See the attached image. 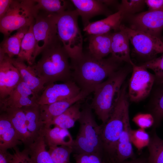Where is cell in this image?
I'll use <instances>...</instances> for the list:
<instances>
[{"label": "cell", "mask_w": 163, "mask_h": 163, "mask_svg": "<svg viewBox=\"0 0 163 163\" xmlns=\"http://www.w3.org/2000/svg\"><path fill=\"white\" fill-rule=\"evenodd\" d=\"M161 41L163 42V36H162L161 38Z\"/></svg>", "instance_id": "obj_47"}, {"label": "cell", "mask_w": 163, "mask_h": 163, "mask_svg": "<svg viewBox=\"0 0 163 163\" xmlns=\"http://www.w3.org/2000/svg\"><path fill=\"white\" fill-rule=\"evenodd\" d=\"M155 82L160 87H163V77L158 79L155 80Z\"/></svg>", "instance_id": "obj_46"}, {"label": "cell", "mask_w": 163, "mask_h": 163, "mask_svg": "<svg viewBox=\"0 0 163 163\" xmlns=\"http://www.w3.org/2000/svg\"><path fill=\"white\" fill-rule=\"evenodd\" d=\"M129 41L126 33L120 28L112 33L111 54L117 61L126 62L131 66L133 63L130 56Z\"/></svg>", "instance_id": "obj_20"}, {"label": "cell", "mask_w": 163, "mask_h": 163, "mask_svg": "<svg viewBox=\"0 0 163 163\" xmlns=\"http://www.w3.org/2000/svg\"><path fill=\"white\" fill-rule=\"evenodd\" d=\"M80 88L72 80L59 84L46 85L37 100L39 105L50 104L73 98L80 93Z\"/></svg>", "instance_id": "obj_11"}, {"label": "cell", "mask_w": 163, "mask_h": 163, "mask_svg": "<svg viewBox=\"0 0 163 163\" xmlns=\"http://www.w3.org/2000/svg\"><path fill=\"white\" fill-rule=\"evenodd\" d=\"M72 77L81 91L89 95L96 87L121 68V62L111 56L99 59L88 51L78 57L70 59Z\"/></svg>", "instance_id": "obj_1"}, {"label": "cell", "mask_w": 163, "mask_h": 163, "mask_svg": "<svg viewBox=\"0 0 163 163\" xmlns=\"http://www.w3.org/2000/svg\"><path fill=\"white\" fill-rule=\"evenodd\" d=\"M133 121L140 127L143 129L150 127L154 123L152 115L149 113H139L133 118Z\"/></svg>", "instance_id": "obj_39"}, {"label": "cell", "mask_w": 163, "mask_h": 163, "mask_svg": "<svg viewBox=\"0 0 163 163\" xmlns=\"http://www.w3.org/2000/svg\"><path fill=\"white\" fill-rule=\"evenodd\" d=\"M14 151L13 158L10 163H34L31 158L27 149L21 151L16 146L13 148Z\"/></svg>", "instance_id": "obj_38"}, {"label": "cell", "mask_w": 163, "mask_h": 163, "mask_svg": "<svg viewBox=\"0 0 163 163\" xmlns=\"http://www.w3.org/2000/svg\"><path fill=\"white\" fill-rule=\"evenodd\" d=\"M132 73L129 83L128 95L131 101L138 102L145 98L150 93L155 82V75L141 66L133 63Z\"/></svg>", "instance_id": "obj_9"}, {"label": "cell", "mask_w": 163, "mask_h": 163, "mask_svg": "<svg viewBox=\"0 0 163 163\" xmlns=\"http://www.w3.org/2000/svg\"><path fill=\"white\" fill-rule=\"evenodd\" d=\"M128 72L127 69L121 68L98 85L93 92L89 106L103 124L108 120L119 99Z\"/></svg>", "instance_id": "obj_4"}, {"label": "cell", "mask_w": 163, "mask_h": 163, "mask_svg": "<svg viewBox=\"0 0 163 163\" xmlns=\"http://www.w3.org/2000/svg\"><path fill=\"white\" fill-rule=\"evenodd\" d=\"M34 0H13L10 8L0 18V31L4 38L13 31L33 24L38 13Z\"/></svg>", "instance_id": "obj_6"}, {"label": "cell", "mask_w": 163, "mask_h": 163, "mask_svg": "<svg viewBox=\"0 0 163 163\" xmlns=\"http://www.w3.org/2000/svg\"><path fill=\"white\" fill-rule=\"evenodd\" d=\"M112 33L89 35L88 52L94 57L102 59L111 53Z\"/></svg>", "instance_id": "obj_24"}, {"label": "cell", "mask_w": 163, "mask_h": 163, "mask_svg": "<svg viewBox=\"0 0 163 163\" xmlns=\"http://www.w3.org/2000/svg\"><path fill=\"white\" fill-rule=\"evenodd\" d=\"M10 59L19 71L22 81L30 87L37 99L38 94L45 88L44 82L37 76L31 66H27L24 62L17 58Z\"/></svg>", "instance_id": "obj_19"}, {"label": "cell", "mask_w": 163, "mask_h": 163, "mask_svg": "<svg viewBox=\"0 0 163 163\" xmlns=\"http://www.w3.org/2000/svg\"><path fill=\"white\" fill-rule=\"evenodd\" d=\"M89 163H103L102 158L97 154H90Z\"/></svg>", "instance_id": "obj_44"}, {"label": "cell", "mask_w": 163, "mask_h": 163, "mask_svg": "<svg viewBox=\"0 0 163 163\" xmlns=\"http://www.w3.org/2000/svg\"><path fill=\"white\" fill-rule=\"evenodd\" d=\"M131 138L132 142L139 149L148 145L150 140L148 134L142 129L132 130Z\"/></svg>", "instance_id": "obj_36"}, {"label": "cell", "mask_w": 163, "mask_h": 163, "mask_svg": "<svg viewBox=\"0 0 163 163\" xmlns=\"http://www.w3.org/2000/svg\"><path fill=\"white\" fill-rule=\"evenodd\" d=\"M49 148L48 151L55 163H70V156L72 153L71 147L59 146Z\"/></svg>", "instance_id": "obj_34"}, {"label": "cell", "mask_w": 163, "mask_h": 163, "mask_svg": "<svg viewBox=\"0 0 163 163\" xmlns=\"http://www.w3.org/2000/svg\"><path fill=\"white\" fill-rule=\"evenodd\" d=\"M145 4L144 0H122L119 4L117 9L123 12L125 18L141 11Z\"/></svg>", "instance_id": "obj_35"}, {"label": "cell", "mask_w": 163, "mask_h": 163, "mask_svg": "<svg viewBox=\"0 0 163 163\" xmlns=\"http://www.w3.org/2000/svg\"><path fill=\"white\" fill-rule=\"evenodd\" d=\"M120 28L126 33L135 51L139 56L150 60L158 54L163 53V42L160 38L132 29L123 24Z\"/></svg>", "instance_id": "obj_8"}, {"label": "cell", "mask_w": 163, "mask_h": 163, "mask_svg": "<svg viewBox=\"0 0 163 163\" xmlns=\"http://www.w3.org/2000/svg\"><path fill=\"white\" fill-rule=\"evenodd\" d=\"M151 114L154 120L153 125L157 127L163 119V87H160L155 94L152 101Z\"/></svg>", "instance_id": "obj_33"}, {"label": "cell", "mask_w": 163, "mask_h": 163, "mask_svg": "<svg viewBox=\"0 0 163 163\" xmlns=\"http://www.w3.org/2000/svg\"><path fill=\"white\" fill-rule=\"evenodd\" d=\"M30 27L21 28L14 35L4 38L0 44V51L10 58L18 56L20 51L22 40Z\"/></svg>", "instance_id": "obj_26"}, {"label": "cell", "mask_w": 163, "mask_h": 163, "mask_svg": "<svg viewBox=\"0 0 163 163\" xmlns=\"http://www.w3.org/2000/svg\"><path fill=\"white\" fill-rule=\"evenodd\" d=\"M0 112L4 113L7 115L25 147L34 142L27 129L25 114L22 108L8 107L1 110Z\"/></svg>", "instance_id": "obj_18"}, {"label": "cell", "mask_w": 163, "mask_h": 163, "mask_svg": "<svg viewBox=\"0 0 163 163\" xmlns=\"http://www.w3.org/2000/svg\"><path fill=\"white\" fill-rule=\"evenodd\" d=\"M82 20L84 27L90 22L92 18L99 15L107 17L113 14L101 0H71Z\"/></svg>", "instance_id": "obj_15"}, {"label": "cell", "mask_w": 163, "mask_h": 163, "mask_svg": "<svg viewBox=\"0 0 163 163\" xmlns=\"http://www.w3.org/2000/svg\"><path fill=\"white\" fill-rule=\"evenodd\" d=\"M41 53L40 58L31 66L45 85L72 80L70 57L61 43L45 49Z\"/></svg>", "instance_id": "obj_2"}, {"label": "cell", "mask_w": 163, "mask_h": 163, "mask_svg": "<svg viewBox=\"0 0 163 163\" xmlns=\"http://www.w3.org/2000/svg\"><path fill=\"white\" fill-rule=\"evenodd\" d=\"M125 17L123 12L118 10L104 19L90 22L84 27L83 30L88 35L106 34L112 30L116 32L120 30Z\"/></svg>", "instance_id": "obj_17"}, {"label": "cell", "mask_w": 163, "mask_h": 163, "mask_svg": "<svg viewBox=\"0 0 163 163\" xmlns=\"http://www.w3.org/2000/svg\"><path fill=\"white\" fill-rule=\"evenodd\" d=\"M131 131L128 113L125 117L123 129L117 143L115 163H120L129 158H135L131 140Z\"/></svg>", "instance_id": "obj_21"}, {"label": "cell", "mask_w": 163, "mask_h": 163, "mask_svg": "<svg viewBox=\"0 0 163 163\" xmlns=\"http://www.w3.org/2000/svg\"><path fill=\"white\" fill-rule=\"evenodd\" d=\"M47 145L41 134L31 144L25 147L34 163H55L46 149Z\"/></svg>", "instance_id": "obj_27"}, {"label": "cell", "mask_w": 163, "mask_h": 163, "mask_svg": "<svg viewBox=\"0 0 163 163\" xmlns=\"http://www.w3.org/2000/svg\"><path fill=\"white\" fill-rule=\"evenodd\" d=\"M88 95L82 91L76 97L70 99L56 102L50 104L40 105L41 119L44 126L50 127L53 120L71 106L82 101Z\"/></svg>", "instance_id": "obj_16"}, {"label": "cell", "mask_w": 163, "mask_h": 163, "mask_svg": "<svg viewBox=\"0 0 163 163\" xmlns=\"http://www.w3.org/2000/svg\"><path fill=\"white\" fill-rule=\"evenodd\" d=\"M0 149L8 150L23 144L6 114L0 112Z\"/></svg>", "instance_id": "obj_22"}, {"label": "cell", "mask_w": 163, "mask_h": 163, "mask_svg": "<svg viewBox=\"0 0 163 163\" xmlns=\"http://www.w3.org/2000/svg\"><path fill=\"white\" fill-rule=\"evenodd\" d=\"M71 147L74 154H97L101 156L93 145L79 133L74 140Z\"/></svg>", "instance_id": "obj_32"}, {"label": "cell", "mask_w": 163, "mask_h": 163, "mask_svg": "<svg viewBox=\"0 0 163 163\" xmlns=\"http://www.w3.org/2000/svg\"><path fill=\"white\" fill-rule=\"evenodd\" d=\"M120 163H149L148 159L143 158L132 159L129 161H125Z\"/></svg>", "instance_id": "obj_45"}, {"label": "cell", "mask_w": 163, "mask_h": 163, "mask_svg": "<svg viewBox=\"0 0 163 163\" xmlns=\"http://www.w3.org/2000/svg\"><path fill=\"white\" fill-rule=\"evenodd\" d=\"M148 146L149 163H163V140L154 133Z\"/></svg>", "instance_id": "obj_31"}, {"label": "cell", "mask_w": 163, "mask_h": 163, "mask_svg": "<svg viewBox=\"0 0 163 163\" xmlns=\"http://www.w3.org/2000/svg\"><path fill=\"white\" fill-rule=\"evenodd\" d=\"M56 15L39 11L35 18L33 25V30L36 41L34 55L35 60L37 56L44 49L61 43L57 32Z\"/></svg>", "instance_id": "obj_7"}, {"label": "cell", "mask_w": 163, "mask_h": 163, "mask_svg": "<svg viewBox=\"0 0 163 163\" xmlns=\"http://www.w3.org/2000/svg\"><path fill=\"white\" fill-rule=\"evenodd\" d=\"M81 101L75 103L62 114L52 121L51 126L54 125L64 129H68L73 127L76 121L80 118Z\"/></svg>", "instance_id": "obj_28"}, {"label": "cell", "mask_w": 163, "mask_h": 163, "mask_svg": "<svg viewBox=\"0 0 163 163\" xmlns=\"http://www.w3.org/2000/svg\"><path fill=\"white\" fill-rule=\"evenodd\" d=\"M129 27L161 39L163 29V8L128 16Z\"/></svg>", "instance_id": "obj_10"}, {"label": "cell", "mask_w": 163, "mask_h": 163, "mask_svg": "<svg viewBox=\"0 0 163 163\" xmlns=\"http://www.w3.org/2000/svg\"><path fill=\"white\" fill-rule=\"evenodd\" d=\"M37 100L31 89L21 80L7 97L0 100V110L29 106L37 103Z\"/></svg>", "instance_id": "obj_14"}, {"label": "cell", "mask_w": 163, "mask_h": 163, "mask_svg": "<svg viewBox=\"0 0 163 163\" xmlns=\"http://www.w3.org/2000/svg\"><path fill=\"white\" fill-rule=\"evenodd\" d=\"M79 16L75 9L56 16L58 36L70 59L78 57L83 53V37L78 22Z\"/></svg>", "instance_id": "obj_5"}, {"label": "cell", "mask_w": 163, "mask_h": 163, "mask_svg": "<svg viewBox=\"0 0 163 163\" xmlns=\"http://www.w3.org/2000/svg\"><path fill=\"white\" fill-rule=\"evenodd\" d=\"M89 154H74L75 163H89Z\"/></svg>", "instance_id": "obj_43"}, {"label": "cell", "mask_w": 163, "mask_h": 163, "mask_svg": "<svg viewBox=\"0 0 163 163\" xmlns=\"http://www.w3.org/2000/svg\"><path fill=\"white\" fill-rule=\"evenodd\" d=\"M24 112L27 129L34 141L41 134L44 126L37 103L22 108Z\"/></svg>", "instance_id": "obj_25"}, {"label": "cell", "mask_w": 163, "mask_h": 163, "mask_svg": "<svg viewBox=\"0 0 163 163\" xmlns=\"http://www.w3.org/2000/svg\"><path fill=\"white\" fill-rule=\"evenodd\" d=\"M41 134L49 148L59 146L71 147L74 141L68 129L56 126L53 128L44 126Z\"/></svg>", "instance_id": "obj_23"}, {"label": "cell", "mask_w": 163, "mask_h": 163, "mask_svg": "<svg viewBox=\"0 0 163 163\" xmlns=\"http://www.w3.org/2000/svg\"><path fill=\"white\" fill-rule=\"evenodd\" d=\"M126 86L122 88L119 99L108 120L102 125L101 141L103 163H115L117 143L123 130L125 117L129 113Z\"/></svg>", "instance_id": "obj_3"}, {"label": "cell", "mask_w": 163, "mask_h": 163, "mask_svg": "<svg viewBox=\"0 0 163 163\" xmlns=\"http://www.w3.org/2000/svg\"><path fill=\"white\" fill-rule=\"evenodd\" d=\"M33 24L30 26L22 40L20 51L17 58L19 60L26 62L30 66L34 65L35 61L34 55L36 41L33 30Z\"/></svg>", "instance_id": "obj_29"}, {"label": "cell", "mask_w": 163, "mask_h": 163, "mask_svg": "<svg viewBox=\"0 0 163 163\" xmlns=\"http://www.w3.org/2000/svg\"><path fill=\"white\" fill-rule=\"evenodd\" d=\"M13 0H0V18L2 17L8 10Z\"/></svg>", "instance_id": "obj_42"}, {"label": "cell", "mask_w": 163, "mask_h": 163, "mask_svg": "<svg viewBox=\"0 0 163 163\" xmlns=\"http://www.w3.org/2000/svg\"><path fill=\"white\" fill-rule=\"evenodd\" d=\"M7 150L0 149V163H10L12 160L13 155Z\"/></svg>", "instance_id": "obj_41"}, {"label": "cell", "mask_w": 163, "mask_h": 163, "mask_svg": "<svg viewBox=\"0 0 163 163\" xmlns=\"http://www.w3.org/2000/svg\"><path fill=\"white\" fill-rule=\"evenodd\" d=\"M35 7L38 11L49 14L58 15L73 9V4L70 0H34Z\"/></svg>", "instance_id": "obj_30"}, {"label": "cell", "mask_w": 163, "mask_h": 163, "mask_svg": "<svg viewBox=\"0 0 163 163\" xmlns=\"http://www.w3.org/2000/svg\"><path fill=\"white\" fill-rule=\"evenodd\" d=\"M142 66L146 69H149L154 73L155 80L163 77V53L158 57H156L145 62Z\"/></svg>", "instance_id": "obj_37"}, {"label": "cell", "mask_w": 163, "mask_h": 163, "mask_svg": "<svg viewBox=\"0 0 163 163\" xmlns=\"http://www.w3.org/2000/svg\"><path fill=\"white\" fill-rule=\"evenodd\" d=\"M21 81L20 73L10 58L0 51V100L7 97Z\"/></svg>", "instance_id": "obj_13"}, {"label": "cell", "mask_w": 163, "mask_h": 163, "mask_svg": "<svg viewBox=\"0 0 163 163\" xmlns=\"http://www.w3.org/2000/svg\"><path fill=\"white\" fill-rule=\"evenodd\" d=\"M149 10L155 11L163 8V0H145Z\"/></svg>", "instance_id": "obj_40"}, {"label": "cell", "mask_w": 163, "mask_h": 163, "mask_svg": "<svg viewBox=\"0 0 163 163\" xmlns=\"http://www.w3.org/2000/svg\"><path fill=\"white\" fill-rule=\"evenodd\" d=\"M78 121L80 124L78 133L86 137L102 157L101 139L102 125H99L96 122L89 105H86L81 110Z\"/></svg>", "instance_id": "obj_12"}]
</instances>
